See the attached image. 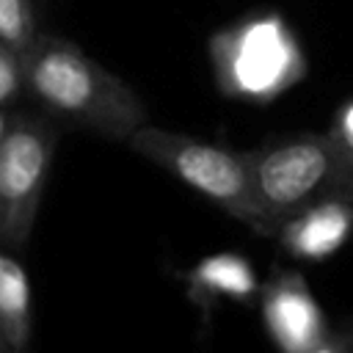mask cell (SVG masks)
<instances>
[{"label": "cell", "mask_w": 353, "mask_h": 353, "mask_svg": "<svg viewBox=\"0 0 353 353\" xmlns=\"http://www.w3.org/2000/svg\"><path fill=\"white\" fill-rule=\"evenodd\" d=\"M342 347H347V350H353V325L347 328V336H345V342H342Z\"/></svg>", "instance_id": "cell-13"}, {"label": "cell", "mask_w": 353, "mask_h": 353, "mask_svg": "<svg viewBox=\"0 0 353 353\" xmlns=\"http://www.w3.org/2000/svg\"><path fill=\"white\" fill-rule=\"evenodd\" d=\"M36 14L30 0H0V41L25 55L36 41Z\"/></svg>", "instance_id": "cell-9"}, {"label": "cell", "mask_w": 353, "mask_h": 353, "mask_svg": "<svg viewBox=\"0 0 353 353\" xmlns=\"http://www.w3.org/2000/svg\"><path fill=\"white\" fill-rule=\"evenodd\" d=\"M185 281H188V292L196 303H207L221 295L245 298L256 287L248 262L234 254H215V256L196 262L185 273Z\"/></svg>", "instance_id": "cell-8"}, {"label": "cell", "mask_w": 353, "mask_h": 353, "mask_svg": "<svg viewBox=\"0 0 353 353\" xmlns=\"http://www.w3.org/2000/svg\"><path fill=\"white\" fill-rule=\"evenodd\" d=\"M210 55L226 94L265 97L279 91L292 72V47L279 19H248L218 33Z\"/></svg>", "instance_id": "cell-5"}, {"label": "cell", "mask_w": 353, "mask_h": 353, "mask_svg": "<svg viewBox=\"0 0 353 353\" xmlns=\"http://www.w3.org/2000/svg\"><path fill=\"white\" fill-rule=\"evenodd\" d=\"M22 91H28L25 69H22V55L0 41V108L11 105Z\"/></svg>", "instance_id": "cell-10"}, {"label": "cell", "mask_w": 353, "mask_h": 353, "mask_svg": "<svg viewBox=\"0 0 353 353\" xmlns=\"http://www.w3.org/2000/svg\"><path fill=\"white\" fill-rule=\"evenodd\" d=\"M0 353H3V345H0Z\"/></svg>", "instance_id": "cell-14"}, {"label": "cell", "mask_w": 353, "mask_h": 353, "mask_svg": "<svg viewBox=\"0 0 353 353\" xmlns=\"http://www.w3.org/2000/svg\"><path fill=\"white\" fill-rule=\"evenodd\" d=\"M58 130L36 116L11 119L0 141V245L25 248L41 207Z\"/></svg>", "instance_id": "cell-4"}, {"label": "cell", "mask_w": 353, "mask_h": 353, "mask_svg": "<svg viewBox=\"0 0 353 353\" xmlns=\"http://www.w3.org/2000/svg\"><path fill=\"white\" fill-rule=\"evenodd\" d=\"M245 160L270 237L290 218L317 204L342 201L353 207V174L328 132H301L245 152Z\"/></svg>", "instance_id": "cell-2"}, {"label": "cell", "mask_w": 353, "mask_h": 353, "mask_svg": "<svg viewBox=\"0 0 353 353\" xmlns=\"http://www.w3.org/2000/svg\"><path fill=\"white\" fill-rule=\"evenodd\" d=\"M127 143L135 154L165 168L179 182H185L221 210H226L234 221L245 223L256 234L270 237V226L256 201L245 154L229 152L215 143H204L185 132L152 127L149 121L141 124L127 138Z\"/></svg>", "instance_id": "cell-3"}, {"label": "cell", "mask_w": 353, "mask_h": 353, "mask_svg": "<svg viewBox=\"0 0 353 353\" xmlns=\"http://www.w3.org/2000/svg\"><path fill=\"white\" fill-rule=\"evenodd\" d=\"M8 127H11V116L6 113V108H0V141L6 138V132H8Z\"/></svg>", "instance_id": "cell-12"}, {"label": "cell", "mask_w": 353, "mask_h": 353, "mask_svg": "<svg viewBox=\"0 0 353 353\" xmlns=\"http://www.w3.org/2000/svg\"><path fill=\"white\" fill-rule=\"evenodd\" d=\"M265 320L273 339L290 350H312L317 347L320 320L317 309L303 292L298 279H281L270 284L265 295Z\"/></svg>", "instance_id": "cell-6"}, {"label": "cell", "mask_w": 353, "mask_h": 353, "mask_svg": "<svg viewBox=\"0 0 353 353\" xmlns=\"http://www.w3.org/2000/svg\"><path fill=\"white\" fill-rule=\"evenodd\" d=\"M28 91L52 113L110 141H127L149 121L141 94L85 55L74 41L39 33L22 55Z\"/></svg>", "instance_id": "cell-1"}, {"label": "cell", "mask_w": 353, "mask_h": 353, "mask_svg": "<svg viewBox=\"0 0 353 353\" xmlns=\"http://www.w3.org/2000/svg\"><path fill=\"white\" fill-rule=\"evenodd\" d=\"M30 284L25 268L0 245V345L3 353H22L30 342Z\"/></svg>", "instance_id": "cell-7"}, {"label": "cell", "mask_w": 353, "mask_h": 353, "mask_svg": "<svg viewBox=\"0 0 353 353\" xmlns=\"http://www.w3.org/2000/svg\"><path fill=\"white\" fill-rule=\"evenodd\" d=\"M328 135L336 141V146L342 149L345 160H347V168L353 174V102H347L345 108H339L336 119H334V127L328 130Z\"/></svg>", "instance_id": "cell-11"}]
</instances>
